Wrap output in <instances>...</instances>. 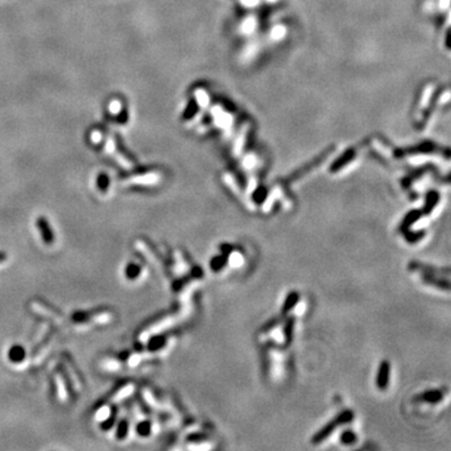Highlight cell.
Here are the masks:
<instances>
[{
	"label": "cell",
	"instance_id": "6da1fadb",
	"mask_svg": "<svg viewBox=\"0 0 451 451\" xmlns=\"http://www.w3.org/2000/svg\"><path fill=\"white\" fill-rule=\"evenodd\" d=\"M36 228L39 229V233H41L42 238H43V242L45 245L48 246L53 245L54 241H55V236H54L53 228L52 226L49 225L47 218L45 217L36 218Z\"/></svg>",
	"mask_w": 451,
	"mask_h": 451
},
{
	"label": "cell",
	"instance_id": "7a4b0ae2",
	"mask_svg": "<svg viewBox=\"0 0 451 451\" xmlns=\"http://www.w3.org/2000/svg\"><path fill=\"white\" fill-rule=\"evenodd\" d=\"M27 357V351L22 345H13L8 351V359L11 364H22Z\"/></svg>",
	"mask_w": 451,
	"mask_h": 451
},
{
	"label": "cell",
	"instance_id": "3957f363",
	"mask_svg": "<svg viewBox=\"0 0 451 451\" xmlns=\"http://www.w3.org/2000/svg\"><path fill=\"white\" fill-rule=\"evenodd\" d=\"M141 273H142V267L135 262H129L128 265L126 266V269H124V274H126V277L129 281L137 280L138 277L141 276Z\"/></svg>",
	"mask_w": 451,
	"mask_h": 451
},
{
	"label": "cell",
	"instance_id": "277c9868",
	"mask_svg": "<svg viewBox=\"0 0 451 451\" xmlns=\"http://www.w3.org/2000/svg\"><path fill=\"white\" fill-rule=\"evenodd\" d=\"M129 431V424L126 419L121 420L117 426V431H115V436H117L118 440H124V439L128 436Z\"/></svg>",
	"mask_w": 451,
	"mask_h": 451
},
{
	"label": "cell",
	"instance_id": "5b68a950",
	"mask_svg": "<svg viewBox=\"0 0 451 451\" xmlns=\"http://www.w3.org/2000/svg\"><path fill=\"white\" fill-rule=\"evenodd\" d=\"M135 430H137V434L140 436H142V438H147V436H149L150 433H152V425H150L148 420H144V421H141L140 424L137 425V429Z\"/></svg>",
	"mask_w": 451,
	"mask_h": 451
},
{
	"label": "cell",
	"instance_id": "8992f818",
	"mask_svg": "<svg viewBox=\"0 0 451 451\" xmlns=\"http://www.w3.org/2000/svg\"><path fill=\"white\" fill-rule=\"evenodd\" d=\"M109 184H110V181H109V177H108L107 174L102 173V174L98 175L97 186L102 192H107V189L109 188Z\"/></svg>",
	"mask_w": 451,
	"mask_h": 451
},
{
	"label": "cell",
	"instance_id": "52a82bcc",
	"mask_svg": "<svg viewBox=\"0 0 451 451\" xmlns=\"http://www.w3.org/2000/svg\"><path fill=\"white\" fill-rule=\"evenodd\" d=\"M164 345V339L162 336H157V337H153L149 342V350L155 351L158 348L162 347Z\"/></svg>",
	"mask_w": 451,
	"mask_h": 451
},
{
	"label": "cell",
	"instance_id": "ba28073f",
	"mask_svg": "<svg viewBox=\"0 0 451 451\" xmlns=\"http://www.w3.org/2000/svg\"><path fill=\"white\" fill-rule=\"evenodd\" d=\"M115 408H113V411H112V416H109V418H108L106 421L104 422H102V425H101V427L103 430H109V429H112L113 427V425H114V422H115Z\"/></svg>",
	"mask_w": 451,
	"mask_h": 451
},
{
	"label": "cell",
	"instance_id": "9c48e42d",
	"mask_svg": "<svg viewBox=\"0 0 451 451\" xmlns=\"http://www.w3.org/2000/svg\"><path fill=\"white\" fill-rule=\"evenodd\" d=\"M4 261H7V254L3 253V252H0V263L4 262Z\"/></svg>",
	"mask_w": 451,
	"mask_h": 451
}]
</instances>
